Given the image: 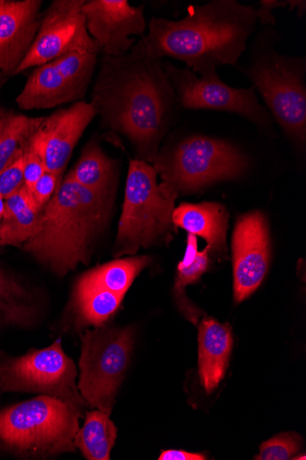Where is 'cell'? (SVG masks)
<instances>
[{
    "instance_id": "6da1fadb",
    "label": "cell",
    "mask_w": 306,
    "mask_h": 460,
    "mask_svg": "<svg viewBox=\"0 0 306 460\" xmlns=\"http://www.w3.org/2000/svg\"><path fill=\"white\" fill-rule=\"evenodd\" d=\"M92 98L102 127L127 137L148 163L181 109L162 60L141 40L123 56L102 55Z\"/></svg>"
},
{
    "instance_id": "7a4b0ae2",
    "label": "cell",
    "mask_w": 306,
    "mask_h": 460,
    "mask_svg": "<svg viewBox=\"0 0 306 460\" xmlns=\"http://www.w3.org/2000/svg\"><path fill=\"white\" fill-rule=\"evenodd\" d=\"M256 9L236 0H213L190 6L180 21L152 18L140 39L155 58H170L186 63L199 75L221 66H234L247 49L257 27Z\"/></svg>"
},
{
    "instance_id": "3957f363",
    "label": "cell",
    "mask_w": 306,
    "mask_h": 460,
    "mask_svg": "<svg viewBox=\"0 0 306 460\" xmlns=\"http://www.w3.org/2000/svg\"><path fill=\"white\" fill-rule=\"evenodd\" d=\"M112 195L77 183L71 174L39 212L35 234L22 248L59 277L91 262L93 243L108 224Z\"/></svg>"
},
{
    "instance_id": "277c9868",
    "label": "cell",
    "mask_w": 306,
    "mask_h": 460,
    "mask_svg": "<svg viewBox=\"0 0 306 460\" xmlns=\"http://www.w3.org/2000/svg\"><path fill=\"white\" fill-rule=\"evenodd\" d=\"M153 165L130 159L122 214L114 247V257L135 255L163 241L174 231L172 215L179 196L166 184L158 183Z\"/></svg>"
},
{
    "instance_id": "5b68a950",
    "label": "cell",
    "mask_w": 306,
    "mask_h": 460,
    "mask_svg": "<svg viewBox=\"0 0 306 460\" xmlns=\"http://www.w3.org/2000/svg\"><path fill=\"white\" fill-rule=\"evenodd\" d=\"M79 416L56 398L39 395L0 411V447L23 458L75 452Z\"/></svg>"
},
{
    "instance_id": "8992f818",
    "label": "cell",
    "mask_w": 306,
    "mask_h": 460,
    "mask_svg": "<svg viewBox=\"0 0 306 460\" xmlns=\"http://www.w3.org/2000/svg\"><path fill=\"white\" fill-rule=\"evenodd\" d=\"M243 73L285 135L298 146L306 138V60L278 53L272 40L258 39Z\"/></svg>"
},
{
    "instance_id": "52a82bcc",
    "label": "cell",
    "mask_w": 306,
    "mask_h": 460,
    "mask_svg": "<svg viewBox=\"0 0 306 460\" xmlns=\"http://www.w3.org/2000/svg\"><path fill=\"white\" fill-rule=\"evenodd\" d=\"M153 162L162 182L179 197L235 180L248 167L246 156L236 146L206 137H191L170 151L158 153Z\"/></svg>"
},
{
    "instance_id": "ba28073f",
    "label": "cell",
    "mask_w": 306,
    "mask_h": 460,
    "mask_svg": "<svg viewBox=\"0 0 306 460\" xmlns=\"http://www.w3.org/2000/svg\"><path fill=\"white\" fill-rule=\"evenodd\" d=\"M76 378L75 364L65 353L61 339L47 349H32L20 357L0 353V395L24 393L50 396L83 418L89 404L78 390Z\"/></svg>"
},
{
    "instance_id": "9c48e42d",
    "label": "cell",
    "mask_w": 306,
    "mask_h": 460,
    "mask_svg": "<svg viewBox=\"0 0 306 460\" xmlns=\"http://www.w3.org/2000/svg\"><path fill=\"white\" fill-rule=\"evenodd\" d=\"M77 385L91 408L110 415L135 343L134 328L97 327L81 336Z\"/></svg>"
},
{
    "instance_id": "30bf717a",
    "label": "cell",
    "mask_w": 306,
    "mask_h": 460,
    "mask_svg": "<svg viewBox=\"0 0 306 460\" xmlns=\"http://www.w3.org/2000/svg\"><path fill=\"white\" fill-rule=\"evenodd\" d=\"M179 106L186 110H210L235 113L262 128H269L273 119L262 106L251 86L235 89L218 75L216 70L197 75L188 67L163 63Z\"/></svg>"
},
{
    "instance_id": "8fae6325",
    "label": "cell",
    "mask_w": 306,
    "mask_h": 460,
    "mask_svg": "<svg viewBox=\"0 0 306 460\" xmlns=\"http://www.w3.org/2000/svg\"><path fill=\"white\" fill-rule=\"evenodd\" d=\"M85 0H54L41 13L34 43L15 75L72 52L101 50L86 30L83 7Z\"/></svg>"
},
{
    "instance_id": "7c38bea8",
    "label": "cell",
    "mask_w": 306,
    "mask_h": 460,
    "mask_svg": "<svg viewBox=\"0 0 306 460\" xmlns=\"http://www.w3.org/2000/svg\"><path fill=\"white\" fill-rule=\"evenodd\" d=\"M83 13L87 31L104 56H123L136 44L133 36L146 35L144 5L134 7L127 0H85Z\"/></svg>"
},
{
    "instance_id": "4fadbf2b",
    "label": "cell",
    "mask_w": 306,
    "mask_h": 460,
    "mask_svg": "<svg viewBox=\"0 0 306 460\" xmlns=\"http://www.w3.org/2000/svg\"><path fill=\"white\" fill-rule=\"evenodd\" d=\"M96 116V105L83 101L42 117L27 141L41 155L48 172L64 174L74 149Z\"/></svg>"
},
{
    "instance_id": "5bb4252c",
    "label": "cell",
    "mask_w": 306,
    "mask_h": 460,
    "mask_svg": "<svg viewBox=\"0 0 306 460\" xmlns=\"http://www.w3.org/2000/svg\"><path fill=\"white\" fill-rule=\"evenodd\" d=\"M234 297L240 303L249 297L265 279L271 247L267 221L255 211L240 217L233 237Z\"/></svg>"
},
{
    "instance_id": "9a60e30c",
    "label": "cell",
    "mask_w": 306,
    "mask_h": 460,
    "mask_svg": "<svg viewBox=\"0 0 306 460\" xmlns=\"http://www.w3.org/2000/svg\"><path fill=\"white\" fill-rule=\"evenodd\" d=\"M41 0H0V72L15 73L30 52L41 20Z\"/></svg>"
},
{
    "instance_id": "2e32d148",
    "label": "cell",
    "mask_w": 306,
    "mask_h": 460,
    "mask_svg": "<svg viewBox=\"0 0 306 460\" xmlns=\"http://www.w3.org/2000/svg\"><path fill=\"white\" fill-rule=\"evenodd\" d=\"M199 375L207 394H211L225 377L233 348L232 328L213 318L204 319L198 326Z\"/></svg>"
},
{
    "instance_id": "e0dca14e",
    "label": "cell",
    "mask_w": 306,
    "mask_h": 460,
    "mask_svg": "<svg viewBox=\"0 0 306 460\" xmlns=\"http://www.w3.org/2000/svg\"><path fill=\"white\" fill-rule=\"evenodd\" d=\"M172 222L174 226L205 239L209 252L221 255L226 253L229 214L223 204L182 203L174 208Z\"/></svg>"
},
{
    "instance_id": "ac0fdd59",
    "label": "cell",
    "mask_w": 306,
    "mask_h": 460,
    "mask_svg": "<svg viewBox=\"0 0 306 460\" xmlns=\"http://www.w3.org/2000/svg\"><path fill=\"white\" fill-rule=\"evenodd\" d=\"M80 102L54 61L35 67L16 98L22 111L53 109Z\"/></svg>"
},
{
    "instance_id": "d6986e66",
    "label": "cell",
    "mask_w": 306,
    "mask_h": 460,
    "mask_svg": "<svg viewBox=\"0 0 306 460\" xmlns=\"http://www.w3.org/2000/svg\"><path fill=\"white\" fill-rule=\"evenodd\" d=\"M39 212L24 185L5 199L4 214L0 222V247L22 246L35 234Z\"/></svg>"
},
{
    "instance_id": "ffe728a7",
    "label": "cell",
    "mask_w": 306,
    "mask_h": 460,
    "mask_svg": "<svg viewBox=\"0 0 306 460\" xmlns=\"http://www.w3.org/2000/svg\"><path fill=\"white\" fill-rule=\"evenodd\" d=\"M116 163L100 144L91 141L82 150L79 160L69 172L80 185L93 191L112 195Z\"/></svg>"
},
{
    "instance_id": "44dd1931",
    "label": "cell",
    "mask_w": 306,
    "mask_h": 460,
    "mask_svg": "<svg viewBox=\"0 0 306 460\" xmlns=\"http://www.w3.org/2000/svg\"><path fill=\"white\" fill-rule=\"evenodd\" d=\"M118 429L109 415L100 410L86 411L84 424L74 437V445L86 459L109 460Z\"/></svg>"
},
{
    "instance_id": "7402d4cb",
    "label": "cell",
    "mask_w": 306,
    "mask_h": 460,
    "mask_svg": "<svg viewBox=\"0 0 306 460\" xmlns=\"http://www.w3.org/2000/svg\"><path fill=\"white\" fill-rule=\"evenodd\" d=\"M123 298L109 290L77 282L73 304L77 327L103 326L117 312Z\"/></svg>"
},
{
    "instance_id": "603a6c76",
    "label": "cell",
    "mask_w": 306,
    "mask_h": 460,
    "mask_svg": "<svg viewBox=\"0 0 306 460\" xmlns=\"http://www.w3.org/2000/svg\"><path fill=\"white\" fill-rule=\"evenodd\" d=\"M149 257L115 261L84 273L77 282L125 296L135 279L150 264Z\"/></svg>"
},
{
    "instance_id": "cb8c5ba5",
    "label": "cell",
    "mask_w": 306,
    "mask_h": 460,
    "mask_svg": "<svg viewBox=\"0 0 306 460\" xmlns=\"http://www.w3.org/2000/svg\"><path fill=\"white\" fill-rule=\"evenodd\" d=\"M36 314L30 291L0 269V327L30 326Z\"/></svg>"
},
{
    "instance_id": "d4e9b609",
    "label": "cell",
    "mask_w": 306,
    "mask_h": 460,
    "mask_svg": "<svg viewBox=\"0 0 306 460\" xmlns=\"http://www.w3.org/2000/svg\"><path fill=\"white\" fill-rule=\"evenodd\" d=\"M41 119L0 107V173L23 154L24 143L39 127Z\"/></svg>"
},
{
    "instance_id": "484cf974",
    "label": "cell",
    "mask_w": 306,
    "mask_h": 460,
    "mask_svg": "<svg viewBox=\"0 0 306 460\" xmlns=\"http://www.w3.org/2000/svg\"><path fill=\"white\" fill-rule=\"evenodd\" d=\"M98 52L77 51L64 55L54 62L68 81L80 102H83L93 83L99 63Z\"/></svg>"
},
{
    "instance_id": "4316f807",
    "label": "cell",
    "mask_w": 306,
    "mask_h": 460,
    "mask_svg": "<svg viewBox=\"0 0 306 460\" xmlns=\"http://www.w3.org/2000/svg\"><path fill=\"white\" fill-rule=\"evenodd\" d=\"M209 253V248L206 246L202 252H198L192 265L187 268L179 267L176 284H174V294H176L180 310L195 324L198 321L200 313L188 299L186 288L188 285L197 282L202 275L207 271L210 265Z\"/></svg>"
},
{
    "instance_id": "83f0119b",
    "label": "cell",
    "mask_w": 306,
    "mask_h": 460,
    "mask_svg": "<svg viewBox=\"0 0 306 460\" xmlns=\"http://www.w3.org/2000/svg\"><path fill=\"white\" fill-rule=\"evenodd\" d=\"M301 438L295 433H284L260 446L257 460L292 459L301 448Z\"/></svg>"
},
{
    "instance_id": "f1b7e54d",
    "label": "cell",
    "mask_w": 306,
    "mask_h": 460,
    "mask_svg": "<svg viewBox=\"0 0 306 460\" xmlns=\"http://www.w3.org/2000/svg\"><path fill=\"white\" fill-rule=\"evenodd\" d=\"M24 185L23 154L0 173V195L4 199L18 192Z\"/></svg>"
},
{
    "instance_id": "f546056e",
    "label": "cell",
    "mask_w": 306,
    "mask_h": 460,
    "mask_svg": "<svg viewBox=\"0 0 306 460\" xmlns=\"http://www.w3.org/2000/svg\"><path fill=\"white\" fill-rule=\"evenodd\" d=\"M27 140L22 146L24 186L31 190L41 176L47 172V170L41 155Z\"/></svg>"
},
{
    "instance_id": "4dcf8cb0",
    "label": "cell",
    "mask_w": 306,
    "mask_h": 460,
    "mask_svg": "<svg viewBox=\"0 0 306 460\" xmlns=\"http://www.w3.org/2000/svg\"><path fill=\"white\" fill-rule=\"evenodd\" d=\"M62 177L63 175L47 172L29 190L39 211L52 199L62 181Z\"/></svg>"
},
{
    "instance_id": "1f68e13d",
    "label": "cell",
    "mask_w": 306,
    "mask_h": 460,
    "mask_svg": "<svg viewBox=\"0 0 306 460\" xmlns=\"http://www.w3.org/2000/svg\"><path fill=\"white\" fill-rule=\"evenodd\" d=\"M288 6L287 0L279 2V0H261L259 8L256 9L257 21L261 25H275L276 20L273 14L276 9L286 8Z\"/></svg>"
},
{
    "instance_id": "d6a6232c",
    "label": "cell",
    "mask_w": 306,
    "mask_h": 460,
    "mask_svg": "<svg viewBox=\"0 0 306 460\" xmlns=\"http://www.w3.org/2000/svg\"><path fill=\"white\" fill-rule=\"evenodd\" d=\"M160 460H205L203 454L189 453L183 450H165L159 456Z\"/></svg>"
},
{
    "instance_id": "836d02e7",
    "label": "cell",
    "mask_w": 306,
    "mask_h": 460,
    "mask_svg": "<svg viewBox=\"0 0 306 460\" xmlns=\"http://www.w3.org/2000/svg\"><path fill=\"white\" fill-rule=\"evenodd\" d=\"M199 251L197 249V237L189 234L188 237V248L184 260L179 264V267L187 268L194 263Z\"/></svg>"
},
{
    "instance_id": "e575fe53",
    "label": "cell",
    "mask_w": 306,
    "mask_h": 460,
    "mask_svg": "<svg viewBox=\"0 0 306 460\" xmlns=\"http://www.w3.org/2000/svg\"><path fill=\"white\" fill-rule=\"evenodd\" d=\"M289 12L297 9V15L299 18H303L306 13L305 0H287Z\"/></svg>"
},
{
    "instance_id": "d590c367",
    "label": "cell",
    "mask_w": 306,
    "mask_h": 460,
    "mask_svg": "<svg viewBox=\"0 0 306 460\" xmlns=\"http://www.w3.org/2000/svg\"><path fill=\"white\" fill-rule=\"evenodd\" d=\"M9 78L10 77H8L3 72H0V93H2L4 86L6 85V83L9 81Z\"/></svg>"
},
{
    "instance_id": "8d00e7d4",
    "label": "cell",
    "mask_w": 306,
    "mask_h": 460,
    "mask_svg": "<svg viewBox=\"0 0 306 460\" xmlns=\"http://www.w3.org/2000/svg\"><path fill=\"white\" fill-rule=\"evenodd\" d=\"M5 208V199L0 195V222H2Z\"/></svg>"
},
{
    "instance_id": "74e56055",
    "label": "cell",
    "mask_w": 306,
    "mask_h": 460,
    "mask_svg": "<svg viewBox=\"0 0 306 460\" xmlns=\"http://www.w3.org/2000/svg\"><path fill=\"white\" fill-rule=\"evenodd\" d=\"M305 458H306V457H305V456L303 455V456H294L293 459H302V460H304Z\"/></svg>"
}]
</instances>
